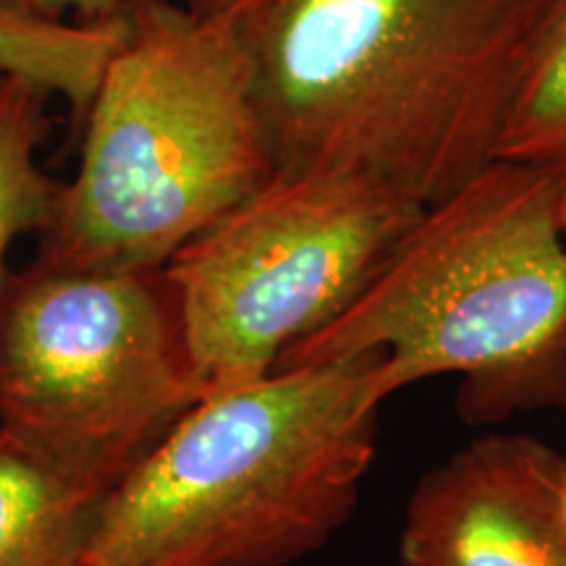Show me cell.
Returning a JSON list of instances; mask_svg holds the SVG:
<instances>
[{
  "mask_svg": "<svg viewBox=\"0 0 566 566\" xmlns=\"http://www.w3.org/2000/svg\"><path fill=\"white\" fill-rule=\"evenodd\" d=\"M205 399L163 268L34 260L0 286V433L103 499Z\"/></svg>",
  "mask_w": 566,
  "mask_h": 566,
  "instance_id": "5b68a950",
  "label": "cell"
},
{
  "mask_svg": "<svg viewBox=\"0 0 566 566\" xmlns=\"http://www.w3.org/2000/svg\"><path fill=\"white\" fill-rule=\"evenodd\" d=\"M242 61L275 168L428 208L495 160L533 0H181Z\"/></svg>",
  "mask_w": 566,
  "mask_h": 566,
  "instance_id": "6da1fadb",
  "label": "cell"
},
{
  "mask_svg": "<svg viewBox=\"0 0 566 566\" xmlns=\"http://www.w3.org/2000/svg\"><path fill=\"white\" fill-rule=\"evenodd\" d=\"M53 95L24 76L0 74V286L11 244L53 221L59 184L42 171L40 145L48 134Z\"/></svg>",
  "mask_w": 566,
  "mask_h": 566,
  "instance_id": "8fae6325",
  "label": "cell"
},
{
  "mask_svg": "<svg viewBox=\"0 0 566 566\" xmlns=\"http://www.w3.org/2000/svg\"><path fill=\"white\" fill-rule=\"evenodd\" d=\"M275 174L242 61L181 0H122L38 260L155 271Z\"/></svg>",
  "mask_w": 566,
  "mask_h": 566,
  "instance_id": "277c9868",
  "label": "cell"
},
{
  "mask_svg": "<svg viewBox=\"0 0 566 566\" xmlns=\"http://www.w3.org/2000/svg\"><path fill=\"white\" fill-rule=\"evenodd\" d=\"M424 205L352 168H275L163 265L205 396L250 386L336 323Z\"/></svg>",
  "mask_w": 566,
  "mask_h": 566,
  "instance_id": "8992f818",
  "label": "cell"
},
{
  "mask_svg": "<svg viewBox=\"0 0 566 566\" xmlns=\"http://www.w3.org/2000/svg\"><path fill=\"white\" fill-rule=\"evenodd\" d=\"M386 352L388 394L457 375L475 428L566 415V229L551 184L491 160L422 210L373 286L275 370Z\"/></svg>",
  "mask_w": 566,
  "mask_h": 566,
  "instance_id": "3957f363",
  "label": "cell"
},
{
  "mask_svg": "<svg viewBox=\"0 0 566 566\" xmlns=\"http://www.w3.org/2000/svg\"><path fill=\"white\" fill-rule=\"evenodd\" d=\"M386 352L205 396L97 501L87 566H294L357 512Z\"/></svg>",
  "mask_w": 566,
  "mask_h": 566,
  "instance_id": "7a4b0ae2",
  "label": "cell"
},
{
  "mask_svg": "<svg viewBox=\"0 0 566 566\" xmlns=\"http://www.w3.org/2000/svg\"><path fill=\"white\" fill-rule=\"evenodd\" d=\"M566 457L488 428L409 493L396 566H566Z\"/></svg>",
  "mask_w": 566,
  "mask_h": 566,
  "instance_id": "52a82bcc",
  "label": "cell"
},
{
  "mask_svg": "<svg viewBox=\"0 0 566 566\" xmlns=\"http://www.w3.org/2000/svg\"><path fill=\"white\" fill-rule=\"evenodd\" d=\"M97 501L0 433V566H87Z\"/></svg>",
  "mask_w": 566,
  "mask_h": 566,
  "instance_id": "ba28073f",
  "label": "cell"
},
{
  "mask_svg": "<svg viewBox=\"0 0 566 566\" xmlns=\"http://www.w3.org/2000/svg\"><path fill=\"white\" fill-rule=\"evenodd\" d=\"M19 9L55 21H82V24H103L116 17L122 0H9Z\"/></svg>",
  "mask_w": 566,
  "mask_h": 566,
  "instance_id": "7c38bea8",
  "label": "cell"
},
{
  "mask_svg": "<svg viewBox=\"0 0 566 566\" xmlns=\"http://www.w3.org/2000/svg\"><path fill=\"white\" fill-rule=\"evenodd\" d=\"M495 158L541 174L566 229V0H533Z\"/></svg>",
  "mask_w": 566,
  "mask_h": 566,
  "instance_id": "9c48e42d",
  "label": "cell"
},
{
  "mask_svg": "<svg viewBox=\"0 0 566 566\" xmlns=\"http://www.w3.org/2000/svg\"><path fill=\"white\" fill-rule=\"evenodd\" d=\"M564 512H566V485H564Z\"/></svg>",
  "mask_w": 566,
  "mask_h": 566,
  "instance_id": "4fadbf2b",
  "label": "cell"
},
{
  "mask_svg": "<svg viewBox=\"0 0 566 566\" xmlns=\"http://www.w3.org/2000/svg\"><path fill=\"white\" fill-rule=\"evenodd\" d=\"M116 40V17L103 24L55 21L0 0V74L38 82L84 116Z\"/></svg>",
  "mask_w": 566,
  "mask_h": 566,
  "instance_id": "30bf717a",
  "label": "cell"
}]
</instances>
